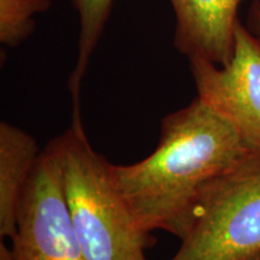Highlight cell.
<instances>
[{
	"instance_id": "9c48e42d",
	"label": "cell",
	"mask_w": 260,
	"mask_h": 260,
	"mask_svg": "<svg viewBox=\"0 0 260 260\" xmlns=\"http://www.w3.org/2000/svg\"><path fill=\"white\" fill-rule=\"evenodd\" d=\"M51 0H0V42L17 47L35 29V16L45 12Z\"/></svg>"
},
{
	"instance_id": "7a4b0ae2",
	"label": "cell",
	"mask_w": 260,
	"mask_h": 260,
	"mask_svg": "<svg viewBox=\"0 0 260 260\" xmlns=\"http://www.w3.org/2000/svg\"><path fill=\"white\" fill-rule=\"evenodd\" d=\"M70 218L87 260H133L154 240L136 230L115 188L110 162L89 144L83 123L51 141Z\"/></svg>"
},
{
	"instance_id": "52a82bcc",
	"label": "cell",
	"mask_w": 260,
	"mask_h": 260,
	"mask_svg": "<svg viewBox=\"0 0 260 260\" xmlns=\"http://www.w3.org/2000/svg\"><path fill=\"white\" fill-rule=\"evenodd\" d=\"M37 140L23 129L0 123V236L12 239L24 191L38 159Z\"/></svg>"
},
{
	"instance_id": "6da1fadb",
	"label": "cell",
	"mask_w": 260,
	"mask_h": 260,
	"mask_svg": "<svg viewBox=\"0 0 260 260\" xmlns=\"http://www.w3.org/2000/svg\"><path fill=\"white\" fill-rule=\"evenodd\" d=\"M256 153L233 123L197 96L162 118L153 153L135 164H110V172L138 232L162 230L182 241L210 188Z\"/></svg>"
},
{
	"instance_id": "8992f818",
	"label": "cell",
	"mask_w": 260,
	"mask_h": 260,
	"mask_svg": "<svg viewBox=\"0 0 260 260\" xmlns=\"http://www.w3.org/2000/svg\"><path fill=\"white\" fill-rule=\"evenodd\" d=\"M243 0H170L176 18L175 46L188 59L217 65L230 60Z\"/></svg>"
},
{
	"instance_id": "8fae6325",
	"label": "cell",
	"mask_w": 260,
	"mask_h": 260,
	"mask_svg": "<svg viewBox=\"0 0 260 260\" xmlns=\"http://www.w3.org/2000/svg\"><path fill=\"white\" fill-rule=\"evenodd\" d=\"M0 260H11V249L4 245V242L0 243Z\"/></svg>"
},
{
	"instance_id": "ba28073f",
	"label": "cell",
	"mask_w": 260,
	"mask_h": 260,
	"mask_svg": "<svg viewBox=\"0 0 260 260\" xmlns=\"http://www.w3.org/2000/svg\"><path fill=\"white\" fill-rule=\"evenodd\" d=\"M79 14V54L68 87L73 96V116H81L80 93L84 75L111 12L113 0H71Z\"/></svg>"
},
{
	"instance_id": "4fadbf2b",
	"label": "cell",
	"mask_w": 260,
	"mask_h": 260,
	"mask_svg": "<svg viewBox=\"0 0 260 260\" xmlns=\"http://www.w3.org/2000/svg\"><path fill=\"white\" fill-rule=\"evenodd\" d=\"M253 260H260V255H258V256H256V258H254Z\"/></svg>"
},
{
	"instance_id": "3957f363",
	"label": "cell",
	"mask_w": 260,
	"mask_h": 260,
	"mask_svg": "<svg viewBox=\"0 0 260 260\" xmlns=\"http://www.w3.org/2000/svg\"><path fill=\"white\" fill-rule=\"evenodd\" d=\"M181 242L171 260H253L260 255V153L210 188Z\"/></svg>"
},
{
	"instance_id": "30bf717a",
	"label": "cell",
	"mask_w": 260,
	"mask_h": 260,
	"mask_svg": "<svg viewBox=\"0 0 260 260\" xmlns=\"http://www.w3.org/2000/svg\"><path fill=\"white\" fill-rule=\"evenodd\" d=\"M247 27L260 40V0H253L249 6Z\"/></svg>"
},
{
	"instance_id": "5b68a950",
	"label": "cell",
	"mask_w": 260,
	"mask_h": 260,
	"mask_svg": "<svg viewBox=\"0 0 260 260\" xmlns=\"http://www.w3.org/2000/svg\"><path fill=\"white\" fill-rule=\"evenodd\" d=\"M189 67L198 98L236 126L260 152V40L239 19L230 60L194 58Z\"/></svg>"
},
{
	"instance_id": "7c38bea8",
	"label": "cell",
	"mask_w": 260,
	"mask_h": 260,
	"mask_svg": "<svg viewBox=\"0 0 260 260\" xmlns=\"http://www.w3.org/2000/svg\"><path fill=\"white\" fill-rule=\"evenodd\" d=\"M133 260H146V258H145V254H144V251H141V252L136 253L134 258H133Z\"/></svg>"
},
{
	"instance_id": "277c9868",
	"label": "cell",
	"mask_w": 260,
	"mask_h": 260,
	"mask_svg": "<svg viewBox=\"0 0 260 260\" xmlns=\"http://www.w3.org/2000/svg\"><path fill=\"white\" fill-rule=\"evenodd\" d=\"M11 240V260H87L71 222L51 142L38 159Z\"/></svg>"
}]
</instances>
